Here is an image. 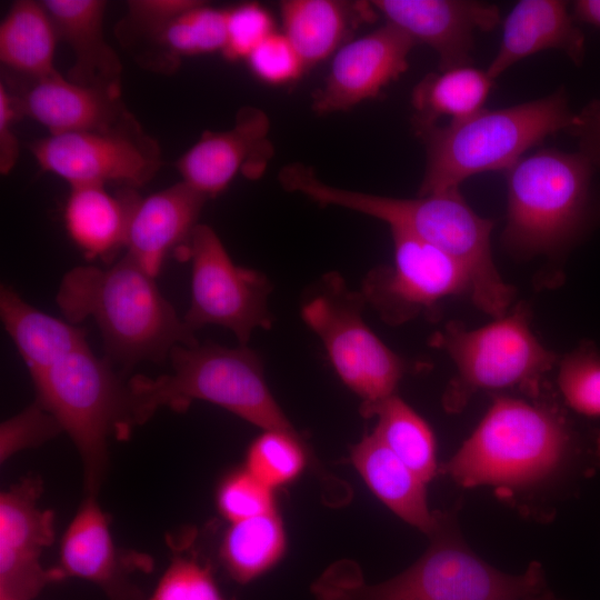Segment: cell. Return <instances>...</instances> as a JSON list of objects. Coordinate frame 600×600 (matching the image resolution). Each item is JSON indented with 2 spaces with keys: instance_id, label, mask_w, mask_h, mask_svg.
<instances>
[{
  "instance_id": "30bf717a",
  "label": "cell",
  "mask_w": 600,
  "mask_h": 600,
  "mask_svg": "<svg viewBox=\"0 0 600 600\" xmlns=\"http://www.w3.org/2000/svg\"><path fill=\"white\" fill-rule=\"evenodd\" d=\"M367 303L360 290H351L336 271L324 273L301 306V318L322 342L340 380L369 412L396 389L410 370L409 362L392 351L366 323Z\"/></svg>"
},
{
  "instance_id": "7a4b0ae2",
  "label": "cell",
  "mask_w": 600,
  "mask_h": 600,
  "mask_svg": "<svg viewBox=\"0 0 600 600\" xmlns=\"http://www.w3.org/2000/svg\"><path fill=\"white\" fill-rule=\"evenodd\" d=\"M281 186L316 203L341 207L386 222L390 230L429 242L452 257L466 271L470 299L478 309L500 318L514 289L501 278L491 251V220L479 216L459 189L418 198H393L324 183L310 167L292 163L279 173Z\"/></svg>"
},
{
  "instance_id": "6da1fadb",
  "label": "cell",
  "mask_w": 600,
  "mask_h": 600,
  "mask_svg": "<svg viewBox=\"0 0 600 600\" xmlns=\"http://www.w3.org/2000/svg\"><path fill=\"white\" fill-rule=\"evenodd\" d=\"M442 470L463 488H491L523 514L549 517L552 500L600 470V430L540 396H497Z\"/></svg>"
},
{
  "instance_id": "cb8c5ba5",
  "label": "cell",
  "mask_w": 600,
  "mask_h": 600,
  "mask_svg": "<svg viewBox=\"0 0 600 600\" xmlns=\"http://www.w3.org/2000/svg\"><path fill=\"white\" fill-rule=\"evenodd\" d=\"M0 317L31 377L89 347L84 329L40 311L7 284L0 288Z\"/></svg>"
},
{
  "instance_id": "ffe728a7",
  "label": "cell",
  "mask_w": 600,
  "mask_h": 600,
  "mask_svg": "<svg viewBox=\"0 0 600 600\" xmlns=\"http://www.w3.org/2000/svg\"><path fill=\"white\" fill-rule=\"evenodd\" d=\"M207 200L183 181L138 198L127 230V254L156 278L168 254L188 244Z\"/></svg>"
},
{
  "instance_id": "b9f144b4",
  "label": "cell",
  "mask_w": 600,
  "mask_h": 600,
  "mask_svg": "<svg viewBox=\"0 0 600 600\" xmlns=\"http://www.w3.org/2000/svg\"><path fill=\"white\" fill-rule=\"evenodd\" d=\"M574 21L600 28V0H578L571 11Z\"/></svg>"
},
{
  "instance_id": "8992f818",
  "label": "cell",
  "mask_w": 600,
  "mask_h": 600,
  "mask_svg": "<svg viewBox=\"0 0 600 600\" xmlns=\"http://www.w3.org/2000/svg\"><path fill=\"white\" fill-rule=\"evenodd\" d=\"M423 556L400 574L368 584L328 572L316 587L320 600H528L546 590L544 570L531 562L521 574L504 573L477 556L452 513H441Z\"/></svg>"
},
{
  "instance_id": "74e56055",
  "label": "cell",
  "mask_w": 600,
  "mask_h": 600,
  "mask_svg": "<svg viewBox=\"0 0 600 600\" xmlns=\"http://www.w3.org/2000/svg\"><path fill=\"white\" fill-rule=\"evenodd\" d=\"M252 73L269 84L289 83L306 68L283 33L273 32L247 58Z\"/></svg>"
},
{
  "instance_id": "7c38bea8",
  "label": "cell",
  "mask_w": 600,
  "mask_h": 600,
  "mask_svg": "<svg viewBox=\"0 0 600 600\" xmlns=\"http://www.w3.org/2000/svg\"><path fill=\"white\" fill-rule=\"evenodd\" d=\"M393 261L371 269L360 292L388 324L398 326L420 314L432 316L450 297L471 294L463 268L438 247L406 232L390 230Z\"/></svg>"
},
{
  "instance_id": "603a6c76",
  "label": "cell",
  "mask_w": 600,
  "mask_h": 600,
  "mask_svg": "<svg viewBox=\"0 0 600 600\" xmlns=\"http://www.w3.org/2000/svg\"><path fill=\"white\" fill-rule=\"evenodd\" d=\"M351 460L372 493L396 516L429 537L434 533L440 514L429 509L427 483L373 433L352 448Z\"/></svg>"
},
{
  "instance_id": "e0dca14e",
  "label": "cell",
  "mask_w": 600,
  "mask_h": 600,
  "mask_svg": "<svg viewBox=\"0 0 600 600\" xmlns=\"http://www.w3.org/2000/svg\"><path fill=\"white\" fill-rule=\"evenodd\" d=\"M66 578H79L100 587L108 600H143L131 581L136 571H149L151 559L116 547L107 513L97 497L86 496L66 529L57 566Z\"/></svg>"
},
{
  "instance_id": "ab89813d",
  "label": "cell",
  "mask_w": 600,
  "mask_h": 600,
  "mask_svg": "<svg viewBox=\"0 0 600 600\" xmlns=\"http://www.w3.org/2000/svg\"><path fill=\"white\" fill-rule=\"evenodd\" d=\"M568 133L578 139L579 152L600 169V100H593L576 112Z\"/></svg>"
},
{
  "instance_id": "7bdbcfd3",
  "label": "cell",
  "mask_w": 600,
  "mask_h": 600,
  "mask_svg": "<svg viewBox=\"0 0 600 600\" xmlns=\"http://www.w3.org/2000/svg\"><path fill=\"white\" fill-rule=\"evenodd\" d=\"M528 600H560L553 593L543 590L542 592L536 594L534 597Z\"/></svg>"
},
{
  "instance_id": "5b68a950",
  "label": "cell",
  "mask_w": 600,
  "mask_h": 600,
  "mask_svg": "<svg viewBox=\"0 0 600 600\" xmlns=\"http://www.w3.org/2000/svg\"><path fill=\"white\" fill-rule=\"evenodd\" d=\"M576 112L563 90L502 109H482L444 126L414 128L426 148L418 196L459 189L468 178L508 170L548 136L572 126Z\"/></svg>"
},
{
  "instance_id": "9c48e42d",
  "label": "cell",
  "mask_w": 600,
  "mask_h": 600,
  "mask_svg": "<svg viewBox=\"0 0 600 600\" xmlns=\"http://www.w3.org/2000/svg\"><path fill=\"white\" fill-rule=\"evenodd\" d=\"M429 344L443 350L457 369L442 398L449 412L461 411L479 391L519 389L537 398L543 377L558 360L532 332L523 303L478 329L450 322L431 336Z\"/></svg>"
},
{
  "instance_id": "ac0fdd59",
  "label": "cell",
  "mask_w": 600,
  "mask_h": 600,
  "mask_svg": "<svg viewBox=\"0 0 600 600\" xmlns=\"http://www.w3.org/2000/svg\"><path fill=\"white\" fill-rule=\"evenodd\" d=\"M269 128L264 111L240 109L231 129L203 132L178 159L176 167L182 181L209 199L224 191L238 173L259 178L273 157Z\"/></svg>"
},
{
  "instance_id": "3957f363",
  "label": "cell",
  "mask_w": 600,
  "mask_h": 600,
  "mask_svg": "<svg viewBox=\"0 0 600 600\" xmlns=\"http://www.w3.org/2000/svg\"><path fill=\"white\" fill-rule=\"evenodd\" d=\"M154 279L126 254L107 269L79 266L68 271L56 301L67 321H96L110 361L160 363L176 346L199 342Z\"/></svg>"
},
{
  "instance_id": "9a60e30c",
  "label": "cell",
  "mask_w": 600,
  "mask_h": 600,
  "mask_svg": "<svg viewBox=\"0 0 600 600\" xmlns=\"http://www.w3.org/2000/svg\"><path fill=\"white\" fill-rule=\"evenodd\" d=\"M416 42L397 27L380 28L341 47L321 89L313 94L319 114L347 111L376 98L409 67Z\"/></svg>"
},
{
  "instance_id": "2e32d148",
  "label": "cell",
  "mask_w": 600,
  "mask_h": 600,
  "mask_svg": "<svg viewBox=\"0 0 600 600\" xmlns=\"http://www.w3.org/2000/svg\"><path fill=\"white\" fill-rule=\"evenodd\" d=\"M376 12L416 43L433 49L439 70L471 66L474 32L491 31L500 22L494 4L469 0H374Z\"/></svg>"
},
{
  "instance_id": "277c9868",
  "label": "cell",
  "mask_w": 600,
  "mask_h": 600,
  "mask_svg": "<svg viewBox=\"0 0 600 600\" xmlns=\"http://www.w3.org/2000/svg\"><path fill=\"white\" fill-rule=\"evenodd\" d=\"M169 359L171 373L137 374L127 381L132 430L162 407L183 412L202 400L263 430L294 431L270 392L260 357L247 346L227 348L210 341L176 346Z\"/></svg>"
},
{
  "instance_id": "484cf974",
  "label": "cell",
  "mask_w": 600,
  "mask_h": 600,
  "mask_svg": "<svg viewBox=\"0 0 600 600\" xmlns=\"http://www.w3.org/2000/svg\"><path fill=\"white\" fill-rule=\"evenodd\" d=\"M368 2L351 6L336 0H287L280 4L283 34L300 56L304 67L331 56L354 23V16L372 13Z\"/></svg>"
},
{
  "instance_id": "8fae6325",
  "label": "cell",
  "mask_w": 600,
  "mask_h": 600,
  "mask_svg": "<svg viewBox=\"0 0 600 600\" xmlns=\"http://www.w3.org/2000/svg\"><path fill=\"white\" fill-rule=\"evenodd\" d=\"M179 256L191 262V300L183 321L193 332L220 326L234 334L239 346H247L254 330L272 327L270 280L237 266L210 226L199 223Z\"/></svg>"
},
{
  "instance_id": "7402d4cb",
  "label": "cell",
  "mask_w": 600,
  "mask_h": 600,
  "mask_svg": "<svg viewBox=\"0 0 600 600\" xmlns=\"http://www.w3.org/2000/svg\"><path fill=\"white\" fill-rule=\"evenodd\" d=\"M51 17L59 40L74 54V64L67 78L76 83L121 94L119 57L103 34L107 7L101 0L41 1Z\"/></svg>"
},
{
  "instance_id": "d6986e66",
  "label": "cell",
  "mask_w": 600,
  "mask_h": 600,
  "mask_svg": "<svg viewBox=\"0 0 600 600\" xmlns=\"http://www.w3.org/2000/svg\"><path fill=\"white\" fill-rule=\"evenodd\" d=\"M10 93L20 116L41 123L50 134L110 131L137 122L121 94L72 82L58 71L29 79L23 90Z\"/></svg>"
},
{
  "instance_id": "1f68e13d",
  "label": "cell",
  "mask_w": 600,
  "mask_h": 600,
  "mask_svg": "<svg viewBox=\"0 0 600 600\" xmlns=\"http://www.w3.org/2000/svg\"><path fill=\"white\" fill-rule=\"evenodd\" d=\"M306 459L296 431L263 430L247 451L244 469L273 490L294 480Z\"/></svg>"
},
{
  "instance_id": "4316f807",
  "label": "cell",
  "mask_w": 600,
  "mask_h": 600,
  "mask_svg": "<svg viewBox=\"0 0 600 600\" xmlns=\"http://www.w3.org/2000/svg\"><path fill=\"white\" fill-rule=\"evenodd\" d=\"M484 70L472 66L439 70L424 76L413 88L414 128L437 124L442 117L462 121L484 109L493 87Z\"/></svg>"
},
{
  "instance_id": "ee69618b",
  "label": "cell",
  "mask_w": 600,
  "mask_h": 600,
  "mask_svg": "<svg viewBox=\"0 0 600 600\" xmlns=\"http://www.w3.org/2000/svg\"><path fill=\"white\" fill-rule=\"evenodd\" d=\"M0 600H16V599H12V598H8V597H3V596H0Z\"/></svg>"
},
{
  "instance_id": "d6a6232c",
  "label": "cell",
  "mask_w": 600,
  "mask_h": 600,
  "mask_svg": "<svg viewBox=\"0 0 600 600\" xmlns=\"http://www.w3.org/2000/svg\"><path fill=\"white\" fill-rule=\"evenodd\" d=\"M557 382L567 408L600 418V351L593 343L583 342L561 359Z\"/></svg>"
},
{
  "instance_id": "44dd1931",
  "label": "cell",
  "mask_w": 600,
  "mask_h": 600,
  "mask_svg": "<svg viewBox=\"0 0 600 600\" xmlns=\"http://www.w3.org/2000/svg\"><path fill=\"white\" fill-rule=\"evenodd\" d=\"M561 0H521L503 21L499 50L487 73L496 79L522 59L544 50L562 51L577 66L586 52V38Z\"/></svg>"
},
{
  "instance_id": "836d02e7",
  "label": "cell",
  "mask_w": 600,
  "mask_h": 600,
  "mask_svg": "<svg viewBox=\"0 0 600 600\" xmlns=\"http://www.w3.org/2000/svg\"><path fill=\"white\" fill-rule=\"evenodd\" d=\"M148 600H226L210 566L176 550Z\"/></svg>"
},
{
  "instance_id": "4dcf8cb0",
  "label": "cell",
  "mask_w": 600,
  "mask_h": 600,
  "mask_svg": "<svg viewBox=\"0 0 600 600\" xmlns=\"http://www.w3.org/2000/svg\"><path fill=\"white\" fill-rule=\"evenodd\" d=\"M150 40L162 49L164 58L172 64L181 56L223 52L227 42V10L199 1Z\"/></svg>"
},
{
  "instance_id": "f1b7e54d",
  "label": "cell",
  "mask_w": 600,
  "mask_h": 600,
  "mask_svg": "<svg viewBox=\"0 0 600 600\" xmlns=\"http://www.w3.org/2000/svg\"><path fill=\"white\" fill-rule=\"evenodd\" d=\"M286 549V534L276 511L230 523L220 558L232 579L248 583L272 568Z\"/></svg>"
},
{
  "instance_id": "ba28073f",
  "label": "cell",
  "mask_w": 600,
  "mask_h": 600,
  "mask_svg": "<svg viewBox=\"0 0 600 600\" xmlns=\"http://www.w3.org/2000/svg\"><path fill=\"white\" fill-rule=\"evenodd\" d=\"M36 400L59 421L82 462L86 496L98 497L108 467V439L127 440L128 383L110 360L84 348L31 377Z\"/></svg>"
},
{
  "instance_id": "4fadbf2b",
  "label": "cell",
  "mask_w": 600,
  "mask_h": 600,
  "mask_svg": "<svg viewBox=\"0 0 600 600\" xmlns=\"http://www.w3.org/2000/svg\"><path fill=\"white\" fill-rule=\"evenodd\" d=\"M38 164L70 187L109 182L141 187L158 172L157 142L139 122L110 131L49 134L30 146Z\"/></svg>"
},
{
  "instance_id": "d4e9b609",
  "label": "cell",
  "mask_w": 600,
  "mask_h": 600,
  "mask_svg": "<svg viewBox=\"0 0 600 600\" xmlns=\"http://www.w3.org/2000/svg\"><path fill=\"white\" fill-rule=\"evenodd\" d=\"M132 191L112 196L102 186L71 187L64 207L66 229L88 258L110 260L126 247Z\"/></svg>"
},
{
  "instance_id": "52a82bcc",
  "label": "cell",
  "mask_w": 600,
  "mask_h": 600,
  "mask_svg": "<svg viewBox=\"0 0 600 600\" xmlns=\"http://www.w3.org/2000/svg\"><path fill=\"white\" fill-rule=\"evenodd\" d=\"M594 170L579 151L542 148L520 158L506 171L503 243L523 256L570 243L586 223Z\"/></svg>"
},
{
  "instance_id": "8d00e7d4",
  "label": "cell",
  "mask_w": 600,
  "mask_h": 600,
  "mask_svg": "<svg viewBox=\"0 0 600 600\" xmlns=\"http://www.w3.org/2000/svg\"><path fill=\"white\" fill-rule=\"evenodd\" d=\"M273 20L257 2H246L227 10V42L223 56L228 60L246 59L271 33Z\"/></svg>"
},
{
  "instance_id": "f35d334b",
  "label": "cell",
  "mask_w": 600,
  "mask_h": 600,
  "mask_svg": "<svg viewBox=\"0 0 600 600\" xmlns=\"http://www.w3.org/2000/svg\"><path fill=\"white\" fill-rule=\"evenodd\" d=\"M194 0H131L128 14L119 23V38L143 37L150 40L181 13L194 7Z\"/></svg>"
},
{
  "instance_id": "5bb4252c",
  "label": "cell",
  "mask_w": 600,
  "mask_h": 600,
  "mask_svg": "<svg viewBox=\"0 0 600 600\" xmlns=\"http://www.w3.org/2000/svg\"><path fill=\"white\" fill-rule=\"evenodd\" d=\"M43 486L29 474L0 494V596L32 600L50 583L66 579L40 561L54 541V513L38 507Z\"/></svg>"
},
{
  "instance_id": "d590c367",
  "label": "cell",
  "mask_w": 600,
  "mask_h": 600,
  "mask_svg": "<svg viewBox=\"0 0 600 600\" xmlns=\"http://www.w3.org/2000/svg\"><path fill=\"white\" fill-rule=\"evenodd\" d=\"M63 432L56 417L37 400L0 424V461L39 447Z\"/></svg>"
},
{
  "instance_id": "60d3db41",
  "label": "cell",
  "mask_w": 600,
  "mask_h": 600,
  "mask_svg": "<svg viewBox=\"0 0 600 600\" xmlns=\"http://www.w3.org/2000/svg\"><path fill=\"white\" fill-rule=\"evenodd\" d=\"M20 113L6 84H0V171L8 174L19 156V144L12 130Z\"/></svg>"
},
{
  "instance_id": "83f0119b",
  "label": "cell",
  "mask_w": 600,
  "mask_h": 600,
  "mask_svg": "<svg viewBox=\"0 0 600 600\" xmlns=\"http://www.w3.org/2000/svg\"><path fill=\"white\" fill-rule=\"evenodd\" d=\"M58 40L42 2L16 1L0 26V60L28 79L52 74L57 72L53 58Z\"/></svg>"
},
{
  "instance_id": "e575fe53",
  "label": "cell",
  "mask_w": 600,
  "mask_h": 600,
  "mask_svg": "<svg viewBox=\"0 0 600 600\" xmlns=\"http://www.w3.org/2000/svg\"><path fill=\"white\" fill-rule=\"evenodd\" d=\"M216 498L218 510L230 523L274 511L272 489L244 468L221 481Z\"/></svg>"
},
{
  "instance_id": "f546056e",
  "label": "cell",
  "mask_w": 600,
  "mask_h": 600,
  "mask_svg": "<svg viewBox=\"0 0 600 600\" xmlns=\"http://www.w3.org/2000/svg\"><path fill=\"white\" fill-rule=\"evenodd\" d=\"M377 417L373 434L420 479L428 483L438 471L437 444L428 422L393 394L368 414Z\"/></svg>"
}]
</instances>
